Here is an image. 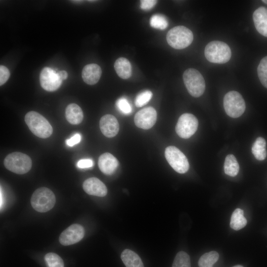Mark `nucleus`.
Returning a JSON list of instances; mask_svg holds the SVG:
<instances>
[{"label": "nucleus", "instance_id": "nucleus-24", "mask_svg": "<svg viewBox=\"0 0 267 267\" xmlns=\"http://www.w3.org/2000/svg\"><path fill=\"white\" fill-rule=\"evenodd\" d=\"M219 258V255L216 251H211L203 254L198 261L199 267H213Z\"/></svg>", "mask_w": 267, "mask_h": 267}, {"label": "nucleus", "instance_id": "nucleus-25", "mask_svg": "<svg viewBox=\"0 0 267 267\" xmlns=\"http://www.w3.org/2000/svg\"><path fill=\"white\" fill-rule=\"evenodd\" d=\"M172 267H191L189 255L183 251L177 253Z\"/></svg>", "mask_w": 267, "mask_h": 267}, {"label": "nucleus", "instance_id": "nucleus-15", "mask_svg": "<svg viewBox=\"0 0 267 267\" xmlns=\"http://www.w3.org/2000/svg\"><path fill=\"white\" fill-rule=\"evenodd\" d=\"M98 165L100 170L104 174H113L119 166L117 159L110 153H104L98 159Z\"/></svg>", "mask_w": 267, "mask_h": 267}, {"label": "nucleus", "instance_id": "nucleus-20", "mask_svg": "<svg viewBox=\"0 0 267 267\" xmlns=\"http://www.w3.org/2000/svg\"><path fill=\"white\" fill-rule=\"evenodd\" d=\"M121 258L126 267H144L140 258L131 250H124L121 254Z\"/></svg>", "mask_w": 267, "mask_h": 267}, {"label": "nucleus", "instance_id": "nucleus-32", "mask_svg": "<svg viewBox=\"0 0 267 267\" xmlns=\"http://www.w3.org/2000/svg\"><path fill=\"white\" fill-rule=\"evenodd\" d=\"M157 2V1L155 0H141L140 8L143 10H149L155 5Z\"/></svg>", "mask_w": 267, "mask_h": 267}, {"label": "nucleus", "instance_id": "nucleus-11", "mask_svg": "<svg viewBox=\"0 0 267 267\" xmlns=\"http://www.w3.org/2000/svg\"><path fill=\"white\" fill-rule=\"evenodd\" d=\"M40 81L41 87L48 91L57 90L62 82L54 70L47 67L44 68L41 71Z\"/></svg>", "mask_w": 267, "mask_h": 267}, {"label": "nucleus", "instance_id": "nucleus-19", "mask_svg": "<svg viewBox=\"0 0 267 267\" xmlns=\"http://www.w3.org/2000/svg\"><path fill=\"white\" fill-rule=\"evenodd\" d=\"M114 68L117 75L122 79L129 78L132 73V68L130 61L126 58L120 57L114 63Z\"/></svg>", "mask_w": 267, "mask_h": 267}, {"label": "nucleus", "instance_id": "nucleus-12", "mask_svg": "<svg viewBox=\"0 0 267 267\" xmlns=\"http://www.w3.org/2000/svg\"><path fill=\"white\" fill-rule=\"evenodd\" d=\"M157 112L152 107L141 109L136 113L134 118L135 125L142 129H149L155 124Z\"/></svg>", "mask_w": 267, "mask_h": 267}, {"label": "nucleus", "instance_id": "nucleus-34", "mask_svg": "<svg viewBox=\"0 0 267 267\" xmlns=\"http://www.w3.org/2000/svg\"><path fill=\"white\" fill-rule=\"evenodd\" d=\"M81 140V135L80 134L77 133L75 134L70 138L66 139V144L70 147H72L75 145L78 144L80 142Z\"/></svg>", "mask_w": 267, "mask_h": 267}, {"label": "nucleus", "instance_id": "nucleus-17", "mask_svg": "<svg viewBox=\"0 0 267 267\" xmlns=\"http://www.w3.org/2000/svg\"><path fill=\"white\" fill-rule=\"evenodd\" d=\"M253 19L257 31L267 37V8L261 6L255 10Z\"/></svg>", "mask_w": 267, "mask_h": 267}, {"label": "nucleus", "instance_id": "nucleus-26", "mask_svg": "<svg viewBox=\"0 0 267 267\" xmlns=\"http://www.w3.org/2000/svg\"><path fill=\"white\" fill-rule=\"evenodd\" d=\"M150 25L154 28L164 30L167 27L168 22L164 15L156 14L151 16L150 19Z\"/></svg>", "mask_w": 267, "mask_h": 267}, {"label": "nucleus", "instance_id": "nucleus-35", "mask_svg": "<svg viewBox=\"0 0 267 267\" xmlns=\"http://www.w3.org/2000/svg\"><path fill=\"white\" fill-rule=\"evenodd\" d=\"M59 78L62 80H64L67 79L68 77V73L65 70H61L57 72Z\"/></svg>", "mask_w": 267, "mask_h": 267}, {"label": "nucleus", "instance_id": "nucleus-4", "mask_svg": "<svg viewBox=\"0 0 267 267\" xmlns=\"http://www.w3.org/2000/svg\"><path fill=\"white\" fill-rule=\"evenodd\" d=\"M55 202L56 198L53 192L45 187L37 189L31 198L32 207L40 213H44L50 210L54 207Z\"/></svg>", "mask_w": 267, "mask_h": 267}, {"label": "nucleus", "instance_id": "nucleus-14", "mask_svg": "<svg viewBox=\"0 0 267 267\" xmlns=\"http://www.w3.org/2000/svg\"><path fill=\"white\" fill-rule=\"evenodd\" d=\"M84 191L89 195L104 197L107 193L105 185L98 178L94 177L86 179L83 184Z\"/></svg>", "mask_w": 267, "mask_h": 267}, {"label": "nucleus", "instance_id": "nucleus-6", "mask_svg": "<svg viewBox=\"0 0 267 267\" xmlns=\"http://www.w3.org/2000/svg\"><path fill=\"white\" fill-rule=\"evenodd\" d=\"M183 82L189 94L193 97L201 96L205 90V82L202 74L196 69L189 68L183 74Z\"/></svg>", "mask_w": 267, "mask_h": 267}, {"label": "nucleus", "instance_id": "nucleus-13", "mask_svg": "<svg viewBox=\"0 0 267 267\" xmlns=\"http://www.w3.org/2000/svg\"><path fill=\"white\" fill-rule=\"evenodd\" d=\"M99 127L102 133L107 137L115 136L119 130V125L117 119L110 114L105 115L101 118Z\"/></svg>", "mask_w": 267, "mask_h": 267}, {"label": "nucleus", "instance_id": "nucleus-28", "mask_svg": "<svg viewBox=\"0 0 267 267\" xmlns=\"http://www.w3.org/2000/svg\"><path fill=\"white\" fill-rule=\"evenodd\" d=\"M48 267H64L61 258L54 253H48L44 257Z\"/></svg>", "mask_w": 267, "mask_h": 267}, {"label": "nucleus", "instance_id": "nucleus-9", "mask_svg": "<svg viewBox=\"0 0 267 267\" xmlns=\"http://www.w3.org/2000/svg\"><path fill=\"white\" fill-rule=\"evenodd\" d=\"M198 126V121L194 115L184 113L178 120L176 126V132L179 137L186 139L194 134Z\"/></svg>", "mask_w": 267, "mask_h": 267}, {"label": "nucleus", "instance_id": "nucleus-8", "mask_svg": "<svg viewBox=\"0 0 267 267\" xmlns=\"http://www.w3.org/2000/svg\"><path fill=\"white\" fill-rule=\"evenodd\" d=\"M165 156L169 164L177 172L184 174L188 170L189 165L187 158L176 147H167L165 151Z\"/></svg>", "mask_w": 267, "mask_h": 267}, {"label": "nucleus", "instance_id": "nucleus-37", "mask_svg": "<svg viewBox=\"0 0 267 267\" xmlns=\"http://www.w3.org/2000/svg\"><path fill=\"white\" fill-rule=\"evenodd\" d=\"M232 267H243V266H241V265H236V266H234Z\"/></svg>", "mask_w": 267, "mask_h": 267}, {"label": "nucleus", "instance_id": "nucleus-16", "mask_svg": "<svg viewBox=\"0 0 267 267\" xmlns=\"http://www.w3.org/2000/svg\"><path fill=\"white\" fill-rule=\"evenodd\" d=\"M101 73V69L98 65L94 63L89 64L84 67L82 72V77L86 84L93 85L98 82Z\"/></svg>", "mask_w": 267, "mask_h": 267}, {"label": "nucleus", "instance_id": "nucleus-22", "mask_svg": "<svg viewBox=\"0 0 267 267\" xmlns=\"http://www.w3.org/2000/svg\"><path fill=\"white\" fill-rule=\"evenodd\" d=\"M266 146V141L262 137L257 138L254 143L252 148V152L257 160L262 161L266 158L267 156Z\"/></svg>", "mask_w": 267, "mask_h": 267}, {"label": "nucleus", "instance_id": "nucleus-21", "mask_svg": "<svg viewBox=\"0 0 267 267\" xmlns=\"http://www.w3.org/2000/svg\"><path fill=\"white\" fill-rule=\"evenodd\" d=\"M247 224V220L244 216V211L237 208L232 213L230 222V227L235 230L243 228Z\"/></svg>", "mask_w": 267, "mask_h": 267}, {"label": "nucleus", "instance_id": "nucleus-2", "mask_svg": "<svg viewBox=\"0 0 267 267\" xmlns=\"http://www.w3.org/2000/svg\"><path fill=\"white\" fill-rule=\"evenodd\" d=\"M204 53L209 62L219 64L226 63L231 56V51L228 44L218 41L209 43L205 48Z\"/></svg>", "mask_w": 267, "mask_h": 267}, {"label": "nucleus", "instance_id": "nucleus-1", "mask_svg": "<svg viewBox=\"0 0 267 267\" xmlns=\"http://www.w3.org/2000/svg\"><path fill=\"white\" fill-rule=\"evenodd\" d=\"M25 121L31 132L39 137L47 138L52 133V127L48 121L37 112H28L25 115Z\"/></svg>", "mask_w": 267, "mask_h": 267}, {"label": "nucleus", "instance_id": "nucleus-38", "mask_svg": "<svg viewBox=\"0 0 267 267\" xmlns=\"http://www.w3.org/2000/svg\"><path fill=\"white\" fill-rule=\"evenodd\" d=\"M262 1L267 4V0H263Z\"/></svg>", "mask_w": 267, "mask_h": 267}, {"label": "nucleus", "instance_id": "nucleus-27", "mask_svg": "<svg viewBox=\"0 0 267 267\" xmlns=\"http://www.w3.org/2000/svg\"><path fill=\"white\" fill-rule=\"evenodd\" d=\"M257 73L261 83L267 89V56L262 58L260 62Z\"/></svg>", "mask_w": 267, "mask_h": 267}, {"label": "nucleus", "instance_id": "nucleus-36", "mask_svg": "<svg viewBox=\"0 0 267 267\" xmlns=\"http://www.w3.org/2000/svg\"><path fill=\"white\" fill-rule=\"evenodd\" d=\"M2 204V196L1 191L0 190V208L1 207Z\"/></svg>", "mask_w": 267, "mask_h": 267}, {"label": "nucleus", "instance_id": "nucleus-31", "mask_svg": "<svg viewBox=\"0 0 267 267\" xmlns=\"http://www.w3.org/2000/svg\"><path fill=\"white\" fill-rule=\"evenodd\" d=\"M10 72L7 67L4 66H0V86H2L9 79Z\"/></svg>", "mask_w": 267, "mask_h": 267}, {"label": "nucleus", "instance_id": "nucleus-23", "mask_svg": "<svg viewBox=\"0 0 267 267\" xmlns=\"http://www.w3.org/2000/svg\"><path fill=\"white\" fill-rule=\"evenodd\" d=\"M239 170L238 163L232 154L226 156L224 163V171L225 174L231 176H236Z\"/></svg>", "mask_w": 267, "mask_h": 267}, {"label": "nucleus", "instance_id": "nucleus-33", "mask_svg": "<svg viewBox=\"0 0 267 267\" xmlns=\"http://www.w3.org/2000/svg\"><path fill=\"white\" fill-rule=\"evenodd\" d=\"M93 166V162L90 159H81L77 163V166L81 169L89 168L92 167Z\"/></svg>", "mask_w": 267, "mask_h": 267}, {"label": "nucleus", "instance_id": "nucleus-3", "mask_svg": "<svg viewBox=\"0 0 267 267\" xmlns=\"http://www.w3.org/2000/svg\"><path fill=\"white\" fill-rule=\"evenodd\" d=\"M168 44L173 48L181 49L188 46L192 42V31L183 26H177L170 29L166 36Z\"/></svg>", "mask_w": 267, "mask_h": 267}, {"label": "nucleus", "instance_id": "nucleus-30", "mask_svg": "<svg viewBox=\"0 0 267 267\" xmlns=\"http://www.w3.org/2000/svg\"><path fill=\"white\" fill-rule=\"evenodd\" d=\"M116 106L118 110L124 114H129L132 111L131 104L125 97L118 99L116 101Z\"/></svg>", "mask_w": 267, "mask_h": 267}, {"label": "nucleus", "instance_id": "nucleus-18", "mask_svg": "<svg viewBox=\"0 0 267 267\" xmlns=\"http://www.w3.org/2000/svg\"><path fill=\"white\" fill-rule=\"evenodd\" d=\"M67 121L72 125H78L83 121L84 115L81 107L75 103L69 104L65 110Z\"/></svg>", "mask_w": 267, "mask_h": 267}, {"label": "nucleus", "instance_id": "nucleus-5", "mask_svg": "<svg viewBox=\"0 0 267 267\" xmlns=\"http://www.w3.org/2000/svg\"><path fill=\"white\" fill-rule=\"evenodd\" d=\"M3 164L9 171L17 174H24L30 170L32 162L27 154L15 152L6 156Z\"/></svg>", "mask_w": 267, "mask_h": 267}, {"label": "nucleus", "instance_id": "nucleus-29", "mask_svg": "<svg viewBox=\"0 0 267 267\" xmlns=\"http://www.w3.org/2000/svg\"><path fill=\"white\" fill-rule=\"evenodd\" d=\"M152 96L151 91L146 90L139 93L135 99V105L137 107H140L147 104Z\"/></svg>", "mask_w": 267, "mask_h": 267}, {"label": "nucleus", "instance_id": "nucleus-7", "mask_svg": "<svg viewBox=\"0 0 267 267\" xmlns=\"http://www.w3.org/2000/svg\"><path fill=\"white\" fill-rule=\"evenodd\" d=\"M223 107L227 115L232 118H238L245 111V102L238 92L230 91L224 95Z\"/></svg>", "mask_w": 267, "mask_h": 267}, {"label": "nucleus", "instance_id": "nucleus-10", "mask_svg": "<svg viewBox=\"0 0 267 267\" xmlns=\"http://www.w3.org/2000/svg\"><path fill=\"white\" fill-rule=\"evenodd\" d=\"M84 235V227L80 224H73L61 233L59 237V241L61 245H70L79 242Z\"/></svg>", "mask_w": 267, "mask_h": 267}]
</instances>
